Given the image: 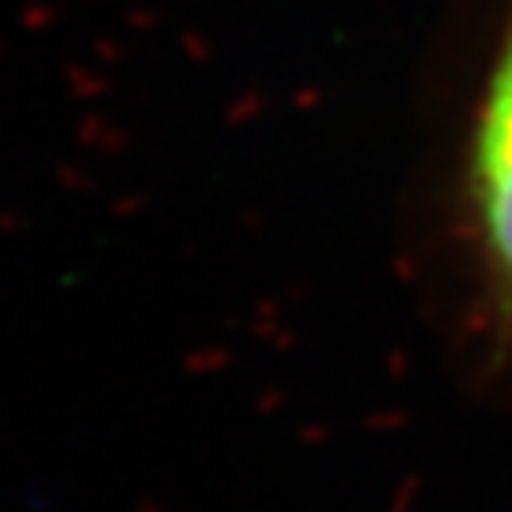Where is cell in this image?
<instances>
[{"label":"cell","instance_id":"obj_1","mask_svg":"<svg viewBox=\"0 0 512 512\" xmlns=\"http://www.w3.org/2000/svg\"><path fill=\"white\" fill-rule=\"evenodd\" d=\"M459 209L482 315L497 342L512 349V0L467 129Z\"/></svg>","mask_w":512,"mask_h":512}]
</instances>
